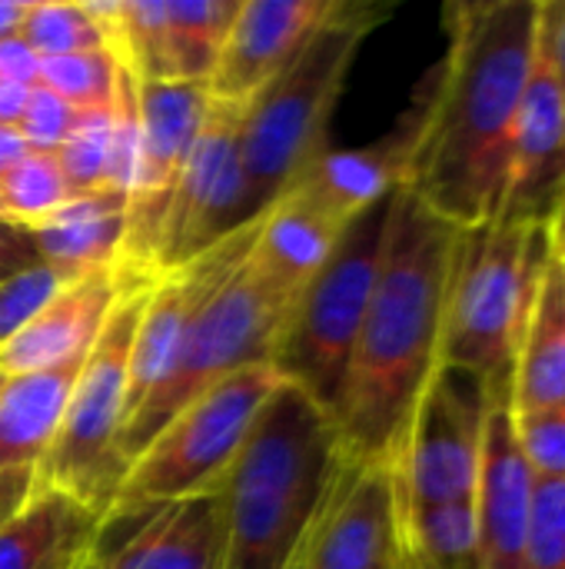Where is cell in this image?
I'll return each mask as SVG.
<instances>
[{
  "mask_svg": "<svg viewBox=\"0 0 565 569\" xmlns=\"http://www.w3.org/2000/svg\"><path fill=\"white\" fill-rule=\"evenodd\" d=\"M543 0H453L446 53L426 73L413 113L406 183L426 210L470 230L503 210L513 130L533 73Z\"/></svg>",
  "mask_w": 565,
  "mask_h": 569,
  "instance_id": "cell-1",
  "label": "cell"
},
{
  "mask_svg": "<svg viewBox=\"0 0 565 569\" xmlns=\"http://www.w3.org/2000/svg\"><path fill=\"white\" fill-rule=\"evenodd\" d=\"M460 233L410 190L393 193L380 277L333 413L343 453L356 463L390 467L400 457L416 407L443 367Z\"/></svg>",
  "mask_w": 565,
  "mask_h": 569,
  "instance_id": "cell-2",
  "label": "cell"
},
{
  "mask_svg": "<svg viewBox=\"0 0 565 569\" xmlns=\"http://www.w3.org/2000/svg\"><path fill=\"white\" fill-rule=\"evenodd\" d=\"M346 453L333 417L283 383L260 410L243 450L216 483V569H290Z\"/></svg>",
  "mask_w": 565,
  "mask_h": 569,
  "instance_id": "cell-3",
  "label": "cell"
},
{
  "mask_svg": "<svg viewBox=\"0 0 565 569\" xmlns=\"http://www.w3.org/2000/svg\"><path fill=\"white\" fill-rule=\"evenodd\" d=\"M386 13L390 10L376 0H336L330 20L293 63L246 103L240 130L246 223L263 217V210L330 147V120L353 60Z\"/></svg>",
  "mask_w": 565,
  "mask_h": 569,
  "instance_id": "cell-4",
  "label": "cell"
},
{
  "mask_svg": "<svg viewBox=\"0 0 565 569\" xmlns=\"http://www.w3.org/2000/svg\"><path fill=\"white\" fill-rule=\"evenodd\" d=\"M549 263L543 220H490L460 233L443 367L483 377L490 387L513 380V363Z\"/></svg>",
  "mask_w": 565,
  "mask_h": 569,
  "instance_id": "cell-5",
  "label": "cell"
},
{
  "mask_svg": "<svg viewBox=\"0 0 565 569\" xmlns=\"http://www.w3.org/2000/svg\"><path fill=\"white\" fill-rule=\"evenodd\" d=\"M293 300L296 293L280 287L253 260L250 247L246 257L200 300L186 323L173 370L127 420L120 433L123 463L130 467V460L203 390L236 370L270 363Z\"/></svg>",
  "mask_w": 565,
  "mask_h": 569,
  "instance_id": "cell-6",
  "label": "cell"
},
{
  "mask_svg": "<svg viewBox=\"0 0 565 569\" xmlns=\"http://www.w3.org/2000/svg\"><path fill=\"white\" fill-rule=\"evenodd\" d=\"M390 203L393 197L370 207L343 230L330 260L296 293L270 360L283 383L306 393L330 417L336 413L353 347L380 277Z\"/></svg>",
  "mask_w": 565,
  "mask_h": 569,
  "instance_id": "cell-7",
  "label": "cell"
},
{
  "mask_svg": "<svg viewBox=\"0 0 565 569\" xmlns=\"http://www.w3.org/2000/svg\"><path fill=\"white\" fill-rule=\"evenodd\" d=\"M150 287L153 280L130 287L110 310L73 383L57 437L40 467L33 470L37 487L60 490L87 510H93L97 517H107L127 473V463L120 457V430L127 417V373Z\"/></svg>",
  "mask_w": 565,
  "mask_h": 569,
  "instance_id": "cell-8",
  "label": "cell"
},
{
  "mask_svg": "<svg viewBox=\"0 0 565 569\" xmlns=\"http://www.w3.org/2000/svg\"><path fill=\"white\" fill-rule=\"evenodd\" d=\"M280 387L283 377L273 363H256L203 390L130 460L107 513H133L216 490Z\"/></svg>",
  "mask_w": 565,
  "mask_h": 569,
  "instance_id": "cell-9",
  "label": "cell"
},
{
  "mask_svg": "<svg viewBox=\"0 0 565 569\" xmlns=\"http://www.w3.org/2000/svg\"><path fill=\"white\" fill-rule=\"evenodd\" d=\"M493 387L466 370L440 367L423 393L400 457L390 463L396 520L416 510L473 503Z\"/></svg>",
  "mask_w": 565,
  "mask_h": 569,
  "instance_id": "cell-10",
  "label": "cell"
},
{
  "mask_svg": "<svg viewBox=\"0 0 565 569\" xmlns=\"http://www.w3.org/2000/svg\"><path fill=\"white\" fill-rule=\"evenodd\" d=\"M246 103L206 100L203 123L186 153V163L167 200L153 273H170L210 250L226 233L240 230L243 220V167H240V130Z\"/></svg>",
  "mask_w": 565,
  "mask_h": 569,
  "instance_id": "cell-11",
  "label": "cell"
},
{
  "mask_svg": "<svg viewBox=\"0 0 565 569\" xmlns=\"http://www.w3.org/2000/svg\"><path fill=\"white\" fill-rule=\"evenodd\" d=\"M303 569H403L390 467L343 460L303 543Z\"/></svg>",
  "mask_w": 565,
  "mask_h": 569,
  "instance_id": "cell-12",
  "label": "cell"
},
{
  "mask_svg": "<svg viewBox=\"0 0 565 569\" xmlns=\"http://www.w3.org/2000/svg\"><path fill=\"white\" fill-rule=\"evenodd\" d=\"M220 493L107 513L80 569H216Z\"/></svg>",
  "mask_w": 565,
  "mask_h": 569,
  "instance_id": "cell-13",
  "label": "cell"
},
{
  "mask_svg": "<svg viewBox=\"0 0 565 569\" xmlns=\"http://www.w3.org/2000/svg\"><path fill=\"white\" fill-rule=\"evenodd\" d=\"M333 10L336 0H240L206 80V97L250 103L293 63Z\"/></svg>",
  "mask_w": 565,
  "mask_h": 569,
  "instance_id": "cell-14",
  "label": "cell"
},
{
  "mask_svg": "<svg viewBox=\"0 0 565 569\" xmlns=\"http://www.w3.org/2000/svg\"><path fill=\"white\" fill-rule=\"evenodd\" d=\"M533 493L536 480L523 460L513 430L509 383H496L483 430V460L476 487L480 567L523 569L533 523Z\"/></svg>",
  "mask_w": 565,
  "mask_h": 569,
  "instance_id": "cell-15",
  "label": "cell"
},
{
  "mask_svg": "<svg viewBox=\"0 0 565 569\" xmlns=\"http://www.w3.org/2000/svg\"><path fill=\"white\" fill-rule=\"evenodd\" d=\"M563 183L565 97L536 40L533 73H529L516 130H513L506 197H503V210L496 220H543Z\"/></svg>",
  "mask_w": 565,
  "mask_h": 569,
  "instance_id": "cell-16",
  "label": "cell"
},
{
  "mask_svg": "<svg viewBox=\"0 0 565 569\" xmlns=\"http://www.w3.org/2000/svg\"><path fill=\"white\" fill-rule=\"evenodd\" d=\"M416 140L413 107L396 120V127L366 147L333 150L326 147L296 180V190L310 207H316L336 227H350L360 213L383 203L406 183V167Z\"/></svg>",
  "mask_w": 565,
  "mask_h": 569,
  "instance_id": "cell-17",
  "label": "cell"
},
{
  "mask_svg": "<svg viewBox=\"0 0 565 569\" xmlns=\"http://www.w3.org/2000/svg\"><path fill=\"white\" fill-rule=\"evenodd\" d=\"M137 283H147V277H137L120 263L83 273L67 290H60L13 340L0 347V373H37L90 350L117 300Z\"/></svg>",
  "mask_w": 565,
  "mask_h": 569,
  "instance_id": "cell-18",
  "label": "cell"
},
{
  "mask_svg": "<svg viewBox=\"0 0 565 569\" xmlns=\"http://www.w3.org/2000/svg\"><path fill=\"white\" fill-rule=\"evenodd\" d=\"M100 520L73 497L33 487L23 507L0 523V569H80Z\"/></svg>",
  "mask_w": 565,
  "mask_h": 569,
  "instance_id": "cell-19",
  "label": "cell"
},
{
  "mask_svg": "<svg viewBox=\"0 0 565 569\" xmlns=\"http://www.w3.org/2000/svg\"><path fill=\"white\" fill-rule=\"evenodd\" d=\"M87 353L90 350L37 373L7 377V387L0 390V470L40 467L57 437Z\"/></svg>",
  "mask_w": 565,
  "mask_h": 569,
  "instance_id": "cell-20",
  "label": "cell"
},
{
  "mask_svg": "<svg viewBox=\"0 0 565 569\" xmlns=\"http://www.w3.org/2000/svg\"><path fill=\"white\" fill-rule=\"evenodd\" d=\"M343 227L326 220L296 190L280 193L260 217L253 260L290 293H300L330 260Z\"/></svg>",
  "mask_w": 565,
  "mask_h": 569,
  "instance_id": "cell-21",
  "label": "cell"
},
{
  "mask_svg": "<svg viewBox=\"0 0 565 569\" xmlns=\"http://www.w3.org/2000/svg\"><path fill=\"white\" fill-rule=\"evenodd\" d=\"M509 403L516 413L565 403V270L553 253L513 363Z\"/></svg>",
  "mask_w": 565,
  "mask_h": 569,
  "instance_id": "cell-22",
  "label": "cell"
},
{
  "mask_svg": "<svg viewBox=\"0 0 565 569\" xmlns=\"http://www.w3.org/2000/svg\"><path fill=\"white\" fill-rule=\"evenodd\" d=\"M43 263L93 273L117 267L123 230H127V197L123 193H87L63 203L53 217L30 227Z\"/></svg>",
  "mask_w": 565,
  "mask_h": 569,
  "instance_id": "cell-23",
  "label": "cell"
},
{
  "mask_svg": "<svg viewBox=\"0 0 565 569\" xmlns=\"http://www.w3.org/2000/svg\"><path fill=\"white\" fill-rule=\"evenodd\" d=\"M396 530L403 569H483L476 500L406 513Z\"/></svg>",
  "mask_w": 565,
  "mask_h": 569,
  "instance_id": "cell-24",
  "label": "cell"
},
{
  "mask_svg": "<svg viewBox=\"0 0 565 569\" xmlns=\"http://www.w3.org/2000/svg\"><path fill=\"white\" fill-rule=\"evenodd\" d=\"M167 3V40H170V77L183 83L210 80L226 30L240 10V0H163Z\"/></svg>",
  "mask_w": 565,
  "mask_h": 569,
  "instance_id": "cell-25",
  "label": "cell"
},
{
  "mask_svg": "<svg viewBox=\"0 0 565 569\" xmlns=\"http://www.w3.org/2000/svg\"><path fill=\"white\" fill-rule=\"evenodd\" d=\"M70 200H73V190L67 183V173L57 153L30 150L13 170L0 177V207H3V217L13 223L37 227Z\"/></svg>",
  "mask_w": 565,
  "mask_h": 569,
  "instance_id": "cell-26",
  "label": "cell"
},
{
  "mask_svg": "<svg viewBox=\"0 0 565 569\" xmlns=\"http://www.w3.org/2000/svg\"><path fill=\"white\" fill-rule=\"evenodd\" d=\"M113 140H117V113L113 100L103 110H83L77 113V123L63 147L57 150V160L67 173V183L73 197L87 193H113Z\"/></svg>",
  "mask_w": 565,
  "mask_h": 569,
  "instance_id": "cell-27",
  "label": "cell"
},
{
  "mask_svg": "<svg viewBox=\"0 0 565 569\" xmlns=\"http://www.w3.org/2000/svg\"><path fill=\"white\" fill-rule=\"evenodd\" d=\"M23 40L37 50L40 60L73 57L90 50H110L103 27L80 3L63 0H30V10L20 27Z\"/></svg>",
  "mask_w": 565,
  "mask_h": 569,
  "instance_id": "cell-28",
  "label": "cell"
},
{
  "mask_svg": "<svg viewBox=\"0 0 565 569\" xmlns=\"http://www.w3.org/2000/svg\"><path fill=\"white\" fill-rule=\"evenodd\" d=\"M120 70L123 67L113 50H90V53L40 60L37 83L83 113V110L110 107V100L117 93Z\"/></svg>",
  "mask_w": 565,
  "mask_h": 569,
  "instance_id": "cell-29",
  "label": "cell"
},
{
  "mask_svg": "<svg viewBox=\"0 0 565 569\" xmlns=\"http://www.w3.org/2000/svg\"><path fill=\"white\" fill-rule=\"evenodd\" d=\"M83 273L53 267V263H40L20 277H13L10 283L0 287V347L7 340H13L60 290H67L73 280H80Z\"/></svg>",
  "mask_w": 565,
  "mask_h": 569,
  "instance_id": "cell-30",
  "label": "cell"
},
{
  "mask_svg": "<svg viewBox=\"0 0 565 569\" xmlns=\"http://www.w3.org/2000/svg\"><path fill=\"white\" fill-rule=\"evenodd\" d=\"M516 443L533 480H565V403L516 413L513 410Z\"/></svg>",
  "mask_w": 565,
  "mask_h": 569,
  "instance_id": "cell-31",
  "label": "cell"
},
{
  "mask_svg": "<svg viewBox=\"0 0 565 569\" xmlns=\"http://www.w3.org/2000/svg\"><path fill=\"white\" fill-rule=\"evenodd\" d=\"M523 569H565V480H539Z\"/></svg>",
  "mask_w": 565,
  "mask_h": 569,
  "instance_id": "cell-32",
  "label": "cell"
},
{
  "mask_svg": "<svg viewBox=\"0 0 565 569\" xmlns=\"http://www.w3.org/2000/svg\"><path fill=\"white\" fill-rule=\"evenodd\" d=\"M77 113L70 103H63L60 97H53L50 90H43L40 83L30 90V100L23 107V117L17 123L20 137L27 140L30 150H43V153H57L63 147V140L70 137Z\"/></svg>",
  "mask_w": 565,
  "mask_h": 569,
  "instance_id": "cell-33",
  "label": "cell"
},
{
  "mask_svg": "<svg viewBox=\"0 0 565 569\" xmlns=\"http://www.w3.org/2000/svg\"><path fill=\"white\" fill-rule=\"evenodd\" d=\"M40 263L43 257H40L33 230L13 220H0V287Z\"/></svg>",
  "mask_w": 565,
  "mask_h": 569,
  "instance_id": "cell-34",
  "label": "cell"
},
{
  "mask_svg": "<svg viewBox=\"0 0 565 569\" xmlns=\"http://www.w3.org/2000/svg\"><path fill=\"white\" fill-rule=\"evenodd\" d=\"M539 50L546 53L565 97V0L539 3Z\"/></svg>",
  "mask_w": 565,
  "mask_h": 569,
  "instance_id": "cell-35",
  "label": "cell"
},
{
  "mask_svg": "<svg viewBox=\"0 0 565 569\" xmlns=\"http://www.w3.org/2000/svg\"><path fill=\"white\" fill-rule=\"evenodd\" d=\"M37 77H40V57L23 40V33H13V37L0 40V80L37 87Z\"/></svg>",
  "mask_w": 565,
  "mask_h": 569,
  "instance_id": "cell-36",
  "label": "cell"
},
{
  "mask_svg": "<svg viewBox=\"0 0 565 569\" xmlns=\"http://www.w3.org/2000/svg\"><path fill=\"white\" fill-rule=\"evenodd\" d=\"M33 487H37L33 470H0V523L23 507Z\"/></svg>",
  "mask_w": 565,
  "mask_h": 569,
  "instance_id": "cell-37",
  "label": "cell"
},
{
  "mask_svg": "<svg viewBox=\"0 0 565 569\" xmlns=\"http://www.w3.org/2000/svg\"><path fill=\"white\" fill-rule=\"evenodd\" d=\"M546 237H549V253L565 267V183L559 187V193L553 197L546 217H543Z\"/></svg>",
  "mask_w": 565,
  "mask_h": 569,
  "instance_id": "cell-38",
  "label": "cell"
},
{
  "mask_svg": "<svg viewBox=\"0 0 565 569\" xmlns=\"http://www.w3.org/2000/svg\"><path fill=\"white\" fill-rule=\"evenodd\" d=\"M30 90H33V87L0 80V123H7V127H17V123H20L23 107H27V100H30Z\"/></svg>",
  "mask_w": 565,
  "mask_h": 569,
  "instance_id": "cell-39",
  "label": "cell"
},
{
  "mask_svg": "<svg viewBox=\"0 0 565 569\" xmlns=\"http://www.w3.org/2000/svg\"><path fill=\"white\" fill-rule=\"evenodd\" d=\"M27 153H30V147H27V140L20 137V130L0 123V177H3L7 170H13Z\"/></svg>",
  "mask_w": 565,
  "mask_h": 569,
  "instance_id": "cell-40",
  "label": "cell"
},
{
  "mask_svg": "<svg viewBox=\"0 0 565 569\" xmlns=\"http://www.w3.org/2000/svg\"><path fill=\"white\" fill-rule=\"evenodd\" d=\"M27 10H30V0H0V40L20 33Z\"/></svg>",
  "mask_w": 565,
  "mask_h": 569,
  "instance_id": "cell-41",
  "label": "cell"
},
{
  "mask_svg": "<svg viewBox=\"0 0 565 569\" xmlns=\"http://www.w3.org/2000/svg\"><path fill=\"white\" fill-rule=\"evenodd\" d=\"M290 569H303V550H300V557L293 560V567H290Z\"/></svg>",
  "mask_w": 565,
  "mask_h": 569,
  "instance_id": "cell-42",
  "label": "cell"
},
{
  "mask_svg": "<svg viewBox=\"0 0 565 569\" xmlns=\"http://www.w3.org/2000/svg\"><path fill=\"white\" fill-rule=\"evenodd\" d=\"M3 387H7V377H3V373H0V390H3Z\"/></svg>",
  "mask_w": 565,
  "mask_h": 569,
  "instance_id": "cell-43",
  "label": "cell"
},
{
  "mask_svg": "<svg viewBox=\"0 0 565 569\" xmlns=\"http://www.w3.org/2000/svg\"><path fill=\"white\" fill-rule=\"evenodd\" d=\"M0 220H7V217H3V207H0Z\"/></svg>",
  "mask_w": 565,
  "mask_h": 569,
  "instance_id": "cell-44",
  "label": "cell"
},
{
  "mask_svg": "<svg viewBox=\"0 0 565 569\" xmlns=\"http://www.w3.org/2000/svg\"><path fill=\"white\" fill-rule=\"evenodd\" d=\"M553 260H556V257H553ZM556 263H559V260H556ZM559 267H563V263H559ZM563 270H565V267H563Z\"/></svg>",
  "mask_w": 565,
  "mask_h": 569,
  "instance_id": "cell-45",
  "label": "cell"
}]
</instances>
